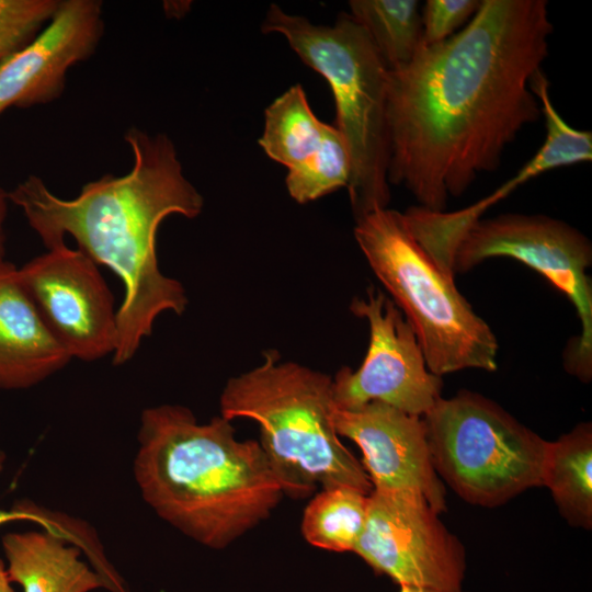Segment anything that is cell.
Masks as SVG:
<instances>
[{
    "label": "cell",
    "mask_w": 592,
    "mask_h": 592,
    "mask_svg": "<svg viewBox=\"0 0 592 592\" xmlns=\"http://www.w3.org/2000/svg\"><path fill=\"white\" fill-rule=\"evenodd\" d=\"M545 0H481L468 24L388 71V182L443 212L536 122L530 81L553 34Z\"/></svg>",
    "instance_id": "6da1fadb"
},
{
    "label": "cell",
    "mask_w": 592,
    "mask_h": 592,
    "mask_svg": "<svg viewBox=\"0 0 592 592\" xmlns=\"http://www.w3.org/2000/svg\"><path fill=\"white\" fill-rule=\"evenodd\" d=\"M125 141L133 155L128 173L105 174L86 183L71 200L55 195L30 175L9 192L46 249L71 236L96 264L113 270L125 294L117 310L114 365L128 362L164 311L184 312L182 284L160 272L156 236L162 220L179 214L197 217L204 200L186 179L172 140L132 127Z\"/></svg>",
    "instance_id": "7a4b0ae2"
},
{
    "label": "cell",
    "mask_w": 592,
    "mask_h": 592,
    "mask_svg": "<svg viewBox=\"0 0 592 592\" xmlns=\"http://www.w3.org/2000/svg\"><path fill=\"white\" fill-rule=\"evenodd\" d=\"M133 473L143 500L163 521L220 549L267 519L284 491L258 441H239L231 421L198 423L180 405L140 415Z\"/></svg>",
    "instance_id": "3957f363"
},
{
    "label": "cell",
    "mask_w": 592,
    "mask_h": 592,
    "mask_svg": "<svg viewBox=\"0 0 592 592\" xmlns=\"http://www.w3.org/2000/svg\"><path fill=\"white\" fill-rule=\"evenodd\" d=\"M332 379L276 351L264 362L231 377L220 395L221 417L258 423L260 445L284 494L301 499L318 487H352L373 491L357 458L343 445L333 424Z\"/></svg>",
    "instance_id": "277c9868"
},
{
    "label": "cell",
    "mask_w": 592,
    "mask_h": 592,
    "mask_svg": "<svg viewBox=\"0 0 592 592\" xmlns=\"http://www.w3.org/2000/svg\"><path fill=\"white\" fill-rule=\"evenodd\" d=\"M262 32L282 34L293 50L329 83L337 128L351 158L348 191L355 219L387 207L390 140L387 119L388 69L365 30L348 13L332 26L271 4Z\"/></svg>",
    "instance_id": "5b68a950"
},
{
    "label": "cell",
    "mask_w": 592,
    "mask_h": 592,
    "mask_svg": "<svg viewBox=\"0 0 592 592\" xmlns=\"http://www.w3.org/2000/svg\"><path fill=\"white\" fill-rule=\"evenodd\" d=\"M354 236L377 278L412 327L426 366L437 376L497 369L498 341L488 323L411 234L403 214L387 207L356 219Z\"/></svg>",
    "instance_id": "8992f818"
},
{
    "label": "cell",
    "mask_w": 592,
    "mask_h": 592,
    "mask_svg": "<svg viewBox=\"0 0 592 592\" xmlns=\"http://www.w3.org/2000/svg\"><path fill=\"white\" fill-rule=\"evenodd\" d=\"M422 419L432 465L463 500L494 508L543 486L549 442L496 402L463 390Z\"/></svg>",
    "instance_id": "52a82bcc"
},
{
    "label": "cell",
    "mask_w": 592,
    "mask_h": 592,
    "mask_svg": "<svg viewBox=\"0 0 592 592\" xmlns=\"http://www.w3.org/2000/svg\"><path fill=\"white\" fill-rule=\"evenodd\" d=\"M494 257H508L540 273L576 307L579 338L565 356L568 372L582 382L592 376V263L590 240L572 226L544 215L504 214L478 219L460 239L453 271L465 272Z\"/></svg>",
    "instance_id": "ba28073f"
},
{
    "label": "cell",
    "mask_w": 592,
    "mask_h": 592,
    "mask_svg": "<svg viewBox=\"0 0 592 592\" xmlns=\"http://www.w3.org/2000/svg\"><path fill=\"white\" fill-rule=\"evenodd\" d=\"M353 553L400 587L457 590L465 578L463 545L418 493L373 490Z\"/></svg>",
    "instance_id": "9c48e42d"
},
{
    "label": "cell",
    "mask_w": 592,
    "mask_h": 592,
    "mask_svg": "<svg viewBox=\"0 0 592 592\" xmlns=\"http://www.w3.org/2000/svg\"><path fill=\"white\" fill-rule=\"evenodd\" d=\"M350 309L367 320L369 345L356 371L342 367L332 379L335 407L356 409L379 401L423 417L442 398L443 382L429 371L402 311L376 288H368L366 298H354Z\"/></svg>",
    "instance_id": "30bf717a"
},
{
    "label": "cell",
    "mask_w": 592,
    "mask_h": 592,
    "mask_svg": "<svg viewBox=\"0 0 592 592\" xmlns=\"http://www.w3.org/2000/svg\"><path fill=\"white\" fill-rule=\"evenodd\" d=\"M20 284L69 356L95 361L113 355L117 311L98 264L65 242L16 269Z\"/></svg>",
    "instance_id": "8fae6325"
},
{
    "label": "cell",
    "mask_w": 592,
    "mask_h": 592,
    "mask_svg": "<svg viewBox=\"0 0 592 592\" xmlns=\"http://www.w3.org/2000/svg\"><path fill=\"white\" fill-rule=\"evenodd\" d=\"M333 424L339 436L361 448L373 490L418 493L439 514L445 510V488L432 465L422 417L372 401L356 409L335 407Z\"/></svg>",
    "instance_id": "7c38bea8"
},
{
    "label": "cell",
    "mask_w": 592,
    "mask_h": 592,
    "mask_svg": "<svg viewBox=\"0 0 592 592\" xmlns=\"http://www.w3.org/2000/svg\"><path fill=\"white\" fill-rule=\"evenodd\" d=\"M103 31L101 1L60 0L36 38L0 64V115L58 99L68 70L92 56Z\"/></svg>",
    "instance_id": "4fadbf2b"
},
{
    "label": "cell",
    "mask_w": 592,
    "mask_h": 592,
    "mask_svg": "<svg viewBox=\"0 0 592 592\" xmlns=\"http://www.w3.org/2000/svg\"><path fill=\"white\" fill-rule=\"evenodd\" d=\"M20 284L16 267L0 266V389L39 384L70 361Z\"/></svg>",
    "instance_id": "5bb4252c"
},
{
    "label": "cell",
    "mask_w": 592,
    "mask_h": 592,
    "mask_svg": "<svg viewBox=\"0 0 592 592\" xmlns=\"http://www.w3.org/2000/svg\"><path fill=\"white\" fill-rule=\"evenodd\" d=\"M11 582L23 592H91L103 588L81 549L55 533L12 532L1 539Z\"/></svg>",
    "instance_id": "9a60e30c"
},
{
    "label": "cell",
    "mask_w": 592,
    "mask_h": 592,
    "mask_svg": "<svg viewBox=\"0 0 592 592\" xmlns=\"http://www.w3.org/2000/svg\"><path fill=\"white\" fill-rule=\"evenodd\" d=\"M543 486L572 526H592V426L580 423L549 442Z\"/></svg>",
    "instance_id": "2e32d148"
},
{
    "label": "cell",
    "mask_w": 592,
    "mask_h": 592,
    "mask_svg": "<svg viewBox=\"0 0 592 592\" xmlns=\"http://www.w3.org/2000/svg\"><path fill=\"white\" fill-rule=\"evenodd\" d=\"M349 13L367 33L389 71L407 66L422 44L417 0H351Z\"/></svg>",
    "instance_id": "e0dca14e"
},
{
    "label": "cell",
    "mask_w": 592,
    "mask_h": 592,
    "mask_svg": "<svg viewBox=\"0 0 592 592\" xmlns=\"http://www.w3.org/2000/svg\"><path fill=\"white\" fill-rule=\"evenodd\" d=\"M325 125L311 111L301 86L295 84L265 110L259 144L271 159L291 169L317 149Z\"/></svg>",
    "instance_id": "ac0fdd59"
},
{
    "label": "cell",
    "mask_w": 592,
    "mask_h": 592,
    "mask_svg": "<svg viewBox=\"0 0 592 592\" xmlns=\"http://www.w3.org/2000/svg\"><path fill=\"white\" fill-rule=\"evenodd\" d=\"M367 508L368 494L355 488L321 489L304 511L303 536L318 548L354 551L365 526Z\"/></svg>",
    "instance_id": "d6986e66"
},
{
    "label": "cell",
    "mask_w": 592,
    "mask_h": 592,
    "mask_svg": "<svg viewBox=\"0 0 592 592\" xmlns=\"http://www.w3.org/2000/svg\"><path fill=\"white\" fill-rule=\"evenodd\" d=\"M288 170L287 191L301 204L348 186L351 158L340 130L333 125L326 124L317 149Z\"/></svg>",
    "instance_id": "ffe728a7"
},
{
    "label": "cell",
    "mask_w": 592,
    "mask_h": 592,
    "mask_svg": "<svg viewBox=\"0 0 592 592\" xmlns=\"http://www.w3.org/2000/svg\"><path fill=\"white\" fill-rule=\"evenodd\" d=\"M59 4L60 0H0V64L34 41Z\"/></svg>",
    "instance_id": "44dd1931"
},
{
    "label": "cell",
    "mask_w": 592,
    "mask_h": 592,
    "mask_svg": "<svg viewBox=\"0 0 592 592\" xmlns=\"http://www.w3.org/2000/svg\"><path fill=\"white\" fill-rule=\"evenodd\" d=\"M481 0H428L422 9V45L441 43L471 19Z\"/></svg>",
    "instance_id": "7402d4cb"
},
{
    "label": "cell",
    "mask_w": 592,
    "mask_h": 592,
    "mask_svg": "<svg viewBox=\"0 0 592 592\" xmlns=\"http://www.w3.org/2000/svg\"><path fill=\"white\" fill-rule=\"evenodd\" d=\"M5 455L0 452V473L4 466ZM46 510L41 509L32 502L23 501L11 510H0V526L13 521H33L42 526L46 524Z\"/></svg>",
    "instance_id": "603a6c76"
},
{
    "label": "cell",
    "mask_w": 592,
    "mask_h": 592,
    "mask_svg": "<svg viewBox=\"0 0 592 592\" xmlns=\"http://www.w3.org/2000/svg\"><path fill=\"white\" fill-rule=\"evenodd\" d=\"M10 203L9 192L0 187V266L5 261V237H4V221L8 213V205Z\"/></svg>",
    "instance_id": "cb8c5ba5"
},
{
    "label": "cell",
    "mask_w": 592,
    "mask_h": 592,
    "mask_svg": "<svg viewBox=\"0 0 592 592\" xmlns=\"http://www.w3.org/2000/svg\"><path fill=\"white\" fill-rule=\"evenodd\" d=\"M0 592H15L9 578L5 562L0 558Z\"/></svg>",
    "instance_id": "d4e9b609"
},
{
    "label": "cell",
    "mask_w": 592,
    "mask_h": 592,
    "mask_svg": "<svg viewBox=\"0 0 592 592\" xmlns=\"http://www.w3.org/2000/svg\"><path fill=\"white\" fill-rule=\"evenodd\" d=\"M399 592H464L462 589L457 590H434V589H423V588H412V587H400Z\"/></svg>",
    "instance_id": "484cf974"
}]
</instances>
